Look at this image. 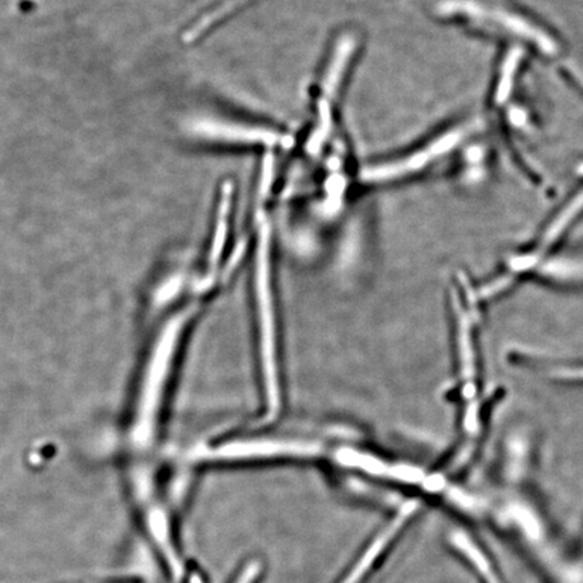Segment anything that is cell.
Segmentation results:
<instances>
[{
    "label": "cell",
    "mask_w": 583,
    "mask_h": 583,
    "mask_svg": "<svg viewBox=\"0 0 583 583\" xmlns=\"http://www.w3.org/2000/svg\"><path fill=\"white\" fill-rule=\"evenodd\" d=\"M439 13L481 31L531 45L546 56H556L559 51L557 40L543 26L496 0H446L440 4Z\"/></svg>",
    "instance_id": "obj_1"
},
{
    "label": "cell",
    "mask_w": 583,
    "mask_h": 583,
    "mask_svg": "<svg viewBox=\"0 0 583 583\" xmlns=\"http://www.w3.org/2000/svg\"><path fill=\"white\" fill-rule=\"evenodd\" d=\"M469 130L470 127L467 125L452 128L450 132L440 134L433 143L427 144L423 149L416 150L410 156L400 158L397 161L365 169L362 179L369 182H381L419 172V170L427 168L429 164L438 160V158L445 157L451 150L457 149L462 141L467 139Z\"/></svg>",
    "instance_id": "obj_2"
},
{
    "label": "cell",
    "mask_w": 583,
    "mask_h": 583,
    "mask_svg": "<svg viewBox=\"0 0 583 583\" xmlns=\"http://www.w3.org/2000/svg\"><path fill=\"white\" fill-rule=\"evenodd\" d=\"M191 132L200 138L228 144L274 146L284 143L282 135L268 128L223 121H197L192 123Z\"/></svg>",
    "instance_id": "obj_3"
},
{
    "label": "cell",
    "mask_w": 583,
    "mask_h": 583,
    "mask_svg": "<svg viewBox=\"0 0 583 583\" xmlns=\"http://www.w3.org/2000/svg\"><path fill=\"white\" fill-rule=\"evenodd\" d=\"M534 270L561 284H583V255L546 257Z\"/></svg>",
    "instance_id": "obj_4"
},
{
    "label": "cell",
    "mask_w": 583,
    "mask_h": 583,
    "mask_svg": "<svg viewBox=\"0 0 583 583\" xmlns=\"http://www.w3.org/2000/svg\"><path fill=\"white\" fill-rule=\"evenodd\" d=\"M356 49V40L351 35H344L338 41L332 61L328 64L326 78L323 81V92L333 98L338 91L339 82L344 78L347 64Z\"/></svg>",
    "instance_id": "obj_5"
}]
</instances>
